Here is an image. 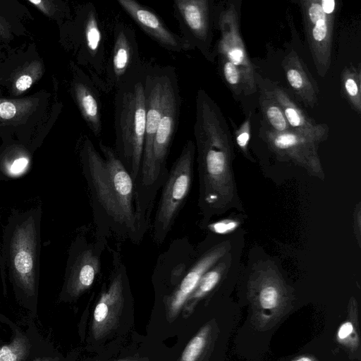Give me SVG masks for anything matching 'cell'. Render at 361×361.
I'll return each mask as SVG.
<instances>
[{"instance_id": "cell-14", "label": "cell", "mask_w": 361, "mask_h": 361, "mask_svg": "<svg viewBox=\"0 0 361 361\" xmlns=\"http://www.w3.org/2000/svg\"><path fill=\"white\" fill-rule=\"evenodd\" d=\"M174 16L180 36L191 48H198L206 56L211 40V6L207 0H175Z\"/></svg>"}, {"instance_id": "cell-26", "label": "cell", "mask_w": 361, "mask_h": 361, "mask_svg": "<svg viewBox=\"0 0 361 361\" xmlns=\"http://www.w3.org/2000/svg\"><path fill=\"white\" fill-rule=\"evenodd\" d=\"M259 103L264 118L271 126L272 130L279 133L292 131L281 106L273 97L270 90L262 86Z\"/></svg>"}, {"instance_id": "cell-23", "label": "cell", "mask_w": 361, "mask_h": 361, "mask_svg": "<svg viewBox=\"0 0 361 361\" xmlns=\"http://www.w3.org/2000/svg\"><path fill=\"white\" fill-rule=\"evenodd\" d=\"M357 303L351 299L348 305V317L338 327L336 339L350 353L360 348Z\"/></svg>"}, {"instance_id": "cell-10", "label": "cell", "mask_w": 361, "mask_h": 361, "mask_svg": "<svg viewBox=\"0 0 361 361\" xmlns=\"http://www.w3.org/2000/svg\"><path fill=\"white\" fill-rule=\"evenodd\" d=\"M110 274L96 304L92 322V334L98 339L116 326L124 306L128 287L127 268L121 254L111 250Z\"/></svg>"}, {"instance_id": "cell-36", "label": "cell", "mask_w": 361, "mask_h": 361, "mask_svg": "<svg viewBox=\"0 0 361 361\" xmlns=\"http://www.w3.org/2000/svg\"><path fill=\"white\" fill-rule=\"evenodd\" d=\"M10 27L6 20L0 16V37L8 38L10 37Z\"/></svg>"}, {"instance_id": "cell-8", "label": "cell", "mask_w": 361, "mask_h": 361, "mask_svg": "<svg viewBox=\"0 0 361 361\" xmlns=\"http://www.w3.org/2000/svg\"><path fill=\"white\" fill-rule=\"evenodd\" d=\"M251 322L257 330L273 328L290 310L291 295L282 280L271 271H263L249 283Z\"/></svg>"}, {"instance_id": "cell-22", "label": "cell", "mask_w": 361, "mask_h": 361, "mask_svg": "<svg viewBox=\"0 0 361 361\" xmlns=\"http://www.w3.org/2000/svg\"><path fill=\"white\" fill-rule=\"evenodd\" d=\"M31 156L20 146H10L0 153V171L9 178L25 173L30 166Z\"/></svg>"}, {"instance_id": "cell-12", "label": "cell", "mask_w": 361, "mask_h": 361, "mask_svg": "<svg viewBox=\"0 0 361 361\" xmlns=\"http://www.w3.org/2000/svg\"><path fill=\"white\" fill-rule=\"evenodd\" d=\"M180 104L178 79L175 70L169 80L163 113L153 142V179L157 192L168 176L167 158L178 123Z\"/></svg>"}, {"instance_id": "cell-3", "label": "cell", "mask_w": 361, "mask_h": 361, "mask_svg": "<svg viewBox=\"0 0 361 361\" xmlns=\"http://www.w3.org/2000/svg\"><path fill=\"white\" fill-rule=\"evenodd\" d=\"M42 207L12 210L4 229L1 271L27 299L36 296L39 276Z\"/></svg>"}, {"instance_id": "cell-1", "label": "cell", "mask_w": 361, "mask_h": 361, "mask_svg": "<svg viewBox=\"0 0 361 361\" xmlns=\"http://www.w3.org/2000/svg\"><path fill=\"white\" fill-rule=\"evenodd\" d=\"M99 147L101 153L86 137L80 152L94 235L106 240L115 238L138 245L147 232L136 212L133 178L114 147L102 140Z\"/></svg>"}, {"instance_id": "cell-31", "label": "cell", "mask_w": 361, "mask_h": 361, "mask_svg": "<svg viewBox=\"0 0 361 361\" xmlns=\"http://www.w3.org/2000/svg\"><path fill=\"white\" fill-rule=\"evenodd\" d=\"M222 59V71L224 78L227 83L231 86L235 93H239L238 90L240 85H243L242 77L238 68L231 61Z\"/></svg>"}, {"instance_id": "cell-7", "label": "cell", "mask_w": 361, "mask_h": 361, "mask_svg": "<svg viewBox=\"0 0 361 361\" xmlns=\"http://www.w3.org/2000/svg\"><path fill=\"white\" fill-rule=\"evenodd\" d=\"M108 240L96 236L91 240L81 229L68 250L63 294L77 298L90 289L101 271L102 256Z\"/></svg>"}, {"instance_id": "cell-2", "label": "cell", "mask_w": 361, "mask_h": 361, "mask_svg": "<svg viewBox=\"0 0 361 361\" xmlns=\"http://www.w3.org/2000/svg\"><path fill=\"white\" fill-rule=\"evenodd\" d=\"M194 135L200 179L199 206L207 218L226 204L232 190V140L219 106L202 89L196 97Z\"/></svg>"}, {"instance_id": "cell-4", "label": "cell", "mask_w": 361, "mask_h": 361, "mask_svg": "<svg viewBox=\"0 0 361 361\" xmlns=\"http://www.w3.org/2000/svg\"><path fill=\"white\" fill-rule=\"evenodd\" d=\"M147 63L115 90V152L130 174L134 185L139 176L145 134V83ZM135 186V185H134Z\"/></svg>"}, {"instance_id": "cell-15", "label": "cell", "mask_w": 361, "mask_h": 361, "mask_svg": "<svg viewBox=\"0 0 361 361\" xmlns=\"http://www.w3.org/2000/svg\"><path fill=\"white\" fill-rule=\"evenodd\" d=\"M219 25L221 37L219 52L221 59L233 63L240 71L243 85L247 92L256 90L255 73L240 35L235 9L233 6L219 16Z\"/></svg>"}, {"instance_id": "cell-35", "label": "cell", "mask_w": 361, "mask_h": 361, "mask_svg": "<svg viewBox=\"0 0 361 361\" xmlns=\"http://www.w3.org/2000/svg\"><path fill=\"white\" fill-rule=\"evenodd\" d=\"M320 4L326 14L330 15L334 13L336 6L334 0H322L320 1Z\"/></svg>"}, {"instance_id": "cell-20", "label": "cell", "mask_w": 361, "mask_h": 361, "mask_svg": "<svg viewBox=\"0 0 361 361\" xmlns=\"http://www.w3.org/2000/svg\"><path fill=\"white\" fill-rule=\"evenodd\" d=\"M273 97L281 106L291 130L317 142L328 136L327 126L312 121L282 87L273 85L269 90Z\"/></svg>"}, {"instance_id": "cell-34", "label": "cell", "mask_w": 361, "mask_h": 361, "mask_svg": "<svg viewBox=\"0 0 361 361\" xmlns=\"http://www.w3.org/2000/svg\"><path fill=\"white\" fill-rule=\"evenodd\" d=\"M29 2L49 17L53 16L57 9V6L53 1L29 0Z\"/></svg>"}, {"instance_id": "cell-21", "label": "cell", "mask_w": 361, "mask_h": 361, "mask_svg": "<svg viewBox=\"0 0 361 361\" xmlns=\"http://www.w3.org/2000/svg\"><path fill=\"white\" fill-rule=\"evenodd\" d=\"M282 64L292 90L304 103L313 107L317 101V85L313 83L300 58L293 51L285 58Z\"/></svg>"}, {"instance_id": "cell-25", "label": "cell", "mask_w": 361, "mask_h": 361, "mask_svg": "<svg viewBox=\"0 0 361 361\" xmlns=\"http://www.w3.org/2000/svg\"><path fill=\"white\" fill-rule=\"evenodd\" d=\"M226 269L224 262L215 264L209 269L200 279L195 290L185 302V312H190L196 304L208 295L219 284Z\"/></svg>"}, {"instance_id": "cell-18", "label": "cell", "mask_w": 361, "mask_h": 361, "mask_svg": "<svg viewBox=\"0 0 361 361\" xmlns=\"http://www.w3.org/2000/svg\"><path fill=\"white\" fill-rule=\"evenodd\" d=\"M261 135L276 153L312 169L319 168L314 140L293 131L279 133L266 126L261 128Z\"/></svg>"}, {"instance_id": "cell-38", "label": "cell", "mask_w": 361, "mask_h": 361, "mask_svg": "<svg viewBox=\"0 0 361 361\" xmlns=\"http://www.w3.org/2000/svg\"><path fill=\"white\" fill-rule=\"evenodd\" d=\"M35 361H51V360H49V359H38V360H37Z\"/></svg>"}, {"instance_id": "cell-13", "label": "cell", "mask_w": 361, "mask_h": 361, "mask_svg": "<svg viewBox=\"0 0 361 361\" xmlns=\"http://www.w3.org/2000/svg\"><path fill=\"white\" fill-rule=\"evenodd\" d=\"M306 36L320 75H324L331 61L334 16L326 14L320 1H301Z\"/></svg>"}, {"instance_id": "cell-5", "label": "cell", "mask_w": 361, "mask_h": 361, "mask_svg": "<svg viewBox=\"0 0 361 361\" xmlns=\"http://www.w3.org/2000/svg\"><path fill=\"white\" fill-rule=\"evenodd\" d=\"M175 68L147 63L145 92V134L141 168L135 183V203L140 222L145 230L151 226V215L158 192L153 179V142L166 97L168 85Z\"/></svg>"}, {"instance_id": "cell-17", "label": "cell", "mask_w": 361, "mask_h": 361, "mask_svg": "<svg viewBox=\"0 0 361 361\" xmlns=\"http://www.w3.org/2000/svg\"><path fill=\"white\" fill-rule=\"evenodd\" d=\"M226 250L227 245L223 243L198 254L183 279L164 298L169 319H173L177 316L195 290L202 276L219 262L226 254Z\"/></svg>"}, {"instance_id": "cell-30", "label": "cell", "mask_w": 361, "mask_h": 361, "mask_svg": "<svg viewBox=\"0 0 361 361\" xmlns=\"http://www.w3.org/2000/svg\"><path fill=\"white\" fill-rule=\"evenodd\" d=\"M29 351V343L24 337L16 336L12 342L0 347V361H22Z\"/></svg>"}, {"instance_id": "cell-11", "label": "cell", "mask_w": 361, "mask_h": 361, "mask_svg": "<svg viewBox=\"0 0 361 361\" xmlns=\"http://www.w3.org/2000/svg\"><path fill=\"white\" fill-rule=\"evenodd\" d=\"M77 45L78 61L97 86L104 75L107 55L104 28L91 2L83 5L78 13Z\"/></svg>"}, {"instance_id": "cell-24", "label": "cell", "mask_w": 361, "mask_h": 361, "mask_svg": "<svg viewBox=\"0 0 361 361\" xmlns=\"http://www.w3.org/2000/svg\"><path fill=\"white\" fill-rule=\"evenodd\" d=\"M37 98L0 100V121L6 123H18L35 110Z\"/></svg>"}, {"instance_id": "cell-29", "label": "cell", "mask_w": 361, "mask_h": 361, "mask_svg": "<svg viewBox=\"0 0 361 361\" xmlns=\"http://www.w3.org/2000/svg\"><path fill=\"white\" fill-rule=\"evenodd\" d=\"M211 335V326L205 325L188 343L183 351L181 361H197L205 350Z\"/></svg>"}, {"instance_id": "cell-16", "label": "cell", "mask_w": 361, "mask_h": 361, "mask_svg": "<svg viewBox=\"0 0 361 361\" xmlns=\"http://www.w3.org/2000/svg\"><path fill=\"white\" fill-rule=\"evenodd\" d=\"M118 4L148 36L165 49L184 52L192 49L178 34L171 31L157 13L135 0H118Z\"/></svg>"}, {"instance_id": "cell-33", "label": "cell", "mask_w": 361, "mask_h": 361, "mask_svg": "<svg viewBox=\"0 0 361 361\" xmlns=\"http://www.w3.org/2000/svg\"><path fill=\"white\" fill-rule=\"evenodd\" d=\"M250 116L247 118L241 126L235 131V140L238 147L247 152V144L250 136Z\"/></svg>"}, {"instance_id": "cell-6", "label": "cell", "mask_w": 361, "mask_h": 361, "mask_svg": "<svg viewBox=\"0 0 361 361\" xmlns=\"http://www.w3.org/2000/svg\"><path fill=\"white\" fill-rule=\"evenodd\" d=\"M195 152L194 142L188 140L169 170L161 188V196L150 226L152 239L157 245L165 241L189 195Z\"/></svg>"}, {"instance_id": "cell-9", "label": "cell", "mask_w": 361, "mask_h": 361, "mask_svg": "<svg viewBox=\"0 0 361 361\" xmlns=\"http://www.w3.org/2000/svg\"><path fill=\"white\" fill-rule=\"evenodd\" d=\"M143 63L134 29L125 22H116L113 27L111 51L97 87L105 93L116 90Z\"/></svg>"}, {"instance_id": "cell-37", "label": "cell", "mask_w": 361, "mask_h": 361, "mask_svg": "<svg viewBox=\"0 0 361 361\" xmlns=\"http://www.w3.org/2000/svg\"><path fill=\"white\" fill-rule=\"evenodd\" d=\"M292 361H319L316 360L314 357L310 355H300L297 357L294 358Z\"/></svg>"}, {"instance_id": "cell-32", "label": "cell", "mask_w": 361, "mask_h": 361, "mask_svg": "<svg viewBox=\"0 0 361 361\" xmlns=\"http://www.w3.org/2000/svg\"><path fill=\"white\" fill-rule=\"evenodd\" d=\"M239 226V222L233 219L219 221L207 226L209 230L216 234H227L231 233Z\"/></svg>"}, {"instance_id": "cell-27", "label": "cell", "mask_w": 361, "mask_h": 361, "mask_svg": "<svg viewBox=\"0 0 361 361\" xmlns=\"http://www.w3.org/2000/svg\"><path fill=\"white\" fill-rule=\"evenodd\" d=\"M344 95L355 109L361 111V88L360 71L355 68H347L341 75Z\"/></svg>"}, {"instance_id": "cell-19", "label": "cell", "mask_w": 361, "mask_h": 361, "mask_svg": "<svg viewBox=\"0 0 361 361\" xmlns=\"http://www.w3.org/2000/svg\"><path fill=\"white\" fill-rule=\"evenodd\" d=\"M71 92L90 131L95 137H99L102 130L100 91L90 76L76 67L74 68Z\"/></svg>"}, {"instance_id": "cell-28", "label": "cell", "mask_w": 361, "mask_h": 361, "mask_svg": "<svg viewBox=\"0 0 361 361\" xmlns=\"http://www.w3.org/2000/svg\"><path fill=\"white\" fill-rule=\"evenodd\" d=\"M43 73V66L40 61H35L23 68L15 78L13 92L20 94L28 90Z\"/></svg>"}]
</instances>
